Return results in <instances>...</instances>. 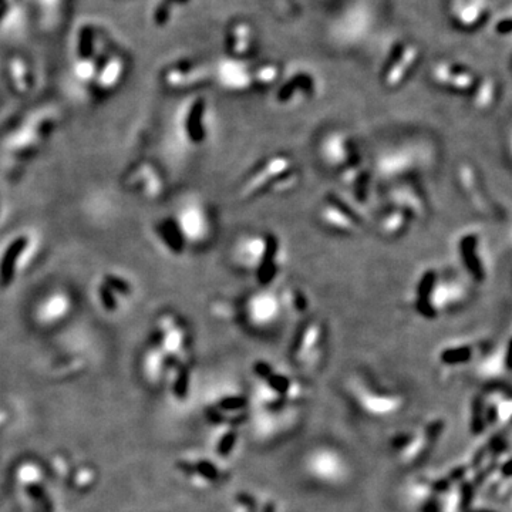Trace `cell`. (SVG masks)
<instances>
[{"mask_svg": "<svg viewBox=\"0 0 512 512\" xmlns=\"http://www.w3.org/2000/svg\"><path fill=\"white\" fill-rule=\"evenodd\" d=\"M305 468L319 483L342 484L349 476V466L345 458L332 448H316L306 457Z\"/></svg>", "mask_w": 512, "mask_h": 512, "instance_id": "52a82bcc", "label": "cell"}, {"mask_svg": "<svg viewBox=\"0 0 512 512\" xmlns=\"http://www.w3.org/2000/svg\"><path fill=\"white\" fill-rule=\"evenodd\" d=\"M282 296H284V298H281L284 309H289V311L295 313H302L308 309V298H306L305 293H303L301 289L288 288Z\"/></svg>", "mask_w": 512, "mask_h": 512, "instance_id": "7402d4cb", "label": "cell"}, {"mask_svg": "<svg viewBox=\"0 0 512 512\" xmlns=\"http://www.w3.org/2000/svg\"><path fill=\"white\" fill-rule=\"evenodd\" d=\"M319 221L332 231L345 235L356 234L362 228V218L355 208L336 197L329 198L320 207Z\"/></svg>", "mask_w": 512, "mask_h": 512, "instance_id": "9c48e42d", "label": "cell"}, {"mask_svg": "<svg viewBox=\"0 0 512 512\" xmlns=\"http://www.w3.org/2000/svg\"><path fill=\"white\" fill-rule=\"evenodd\" d=\"M458 185L463 192L468 204L484 217L491 220L501 221L505 218L504 208L494 200L493 195L487 191L484 181L476 168L468 163L458 165L457 170Z\"/></svg>", "mask_w": 512, "mask_h": 512, "instance_id": "5b68a950", "label": "cell"}, {"mask_svg": "<svg viewBox=\"0 0 512 512\" xmlns=\"http://www.w3.org/2000/svg\"><path fill=\"white\" fill-rule=\"evenodd\" d=\"M326 339V326L320 320H312L299 333L293 345L292 356L296 363L311 366L322 356Z\"/></svg>", "mask_w": 512, "mask_h": 512, "instance_id": "30bf717a", "label": "cell"}, {"mask_svg": "<svg viewBox=\"0 0 512 512\" xmlns=\"http://www.w3.org/2000/svg\"><path fill=\"white\" fill-rule=\"evenodd\" d=\"M244 308L248 322L255 328H269L275 325L284 312L281 298H276V295L266 291L249 295Z\"/></svg>", "mask_w": 512, "mask_h": 512, "instance_id": "8fae6325", "label": "cell"}, {"mask_svg": "<svg viewBox=\"0 0 512 512\" xmlns=\"http://www.w3.org/2000/svg\"><path fill=\"white\" fill-rule=\"evenodd\" d=\"M434 83L439 84L447 92L470 96L476 89L481 76L470 67L458 63L441 62L433 69Z\"/></svg>", "mask_w": 512, "mask_h": 512, "instance_id": "ba28073f", "label": "cell"}, {"mask_svg": "<svg viewBox=\"0 0 512 512\" xmlns=\"http://www.w3.org/2000/svg\"><path fill=\"white\" fill-rule=\"evenodd\" d=\"M481 369L487 375H504L512 372V329L494 349L485 353L481 360Z\"/></svg>", "mask_w": 512, "mask_h": 512, "instance_id": "e0dca14e", "label": "cell"}, {"mask_svg": "<svg viewBox=\"0 0 512 512\" xmlns=\"http://www.w3.org/2000/svg\"><path fill=\"white\" fill-rule=\"evenodd\" d=\"M487 352V343L484 340H457L444 346L439 352V362L443 366H464L474 362Z\"/></svg>", "mask_w": 512, "mask_h": 512, "instance_id": "9a60e30c", "label": "cell"}, {"mask_svg": "<svg viewBox=\"0 0 512 512\" xmlns=\"http://www.w3.org/2000/svg\"><path fill=\"white\" fill-rule=\"evenodd\" d=\"M356 397L366 413L377 417L400 412L403 406V399L397 394L379 393L377 390L369 389V386L363 383L357 386Z\"/></svg>", "mask_w": 512, "mask_h": 512, "instance_id": "5bb4252c", "label": "cell"}, {"mask_svg": "<svg viewBox=\"0 0 512 512\" xmlns=\"http://www.w3.org/2000/svg\"><path fill=\"white\" fill-rule=\"evenodd\" d=\"M319 153L322 160L338 173L360 165L355 140L345 131L335 130L326 134L320 141Z\"/></svg>", "mask_w": 512, "mask_h": 512, "instance_id": "8992f818", "label": "cell"}, {"mask_svg": "<svg viewBox=\"0 0 512 512\" xmlns=\"http://www.w3.org/2000/svg\"><path fill=\"white\" fill-rule=\"evenodd\" d=\"M490 28L495 36L512 39V8L494 13L490 20Z\"/></svg>", "mask_w": 512, "mask_h": 512, "instance_id": "44dd1931", "label": "cell"}, {"mask_svg": "<svg viewBox=\"0 0 512 512\" xmlns=\"http://www.w3.org/2000/svg\"><path fill=\"white\" fill-rule=\"evenodd\" d=\"M471 106L474 110L485 111L493 109L500 99V84L491 76H481L474 92L470 94Z\"/></svg>", "mask_w": 512, "mask_h": 512, "instance_id": "d6986e66", "label": "cell"}, {"mask_svg": "<svg viewBox=\"0 0 512 512\" xmlns=\"http://www.w3.org/2000/svg\"><path fill=\"white\" fill-rule=\"evenodd\" d=\"M454 256L461 274L470 285H487L494 272L490 239L483 229H461L453 242Z\"/></svg>", "mask_w": 512, "mask_h": 512, "instance_id": "3957f363", "label": "cell"}, {"mask_svg": "<svg viewBox=\"0 0 512 512\" xmlns=\"http://www.w3.org/2000/svg\"><path fill=\"white\" fill-rule=\"evenodd\" d=\"M412 222L413 218L406 211L392 207L380 220V231L387 238L402 237L404 232L410 228Z\"/></svg>", "mask_w": 512, "mask_h": 512, "instance_id": "ffe728a7", "label": "cell"}, {"mask_svg": "<svg viewBox=\"0 0 512 512\" xmlns=\"http://www.w3.org/2000/svg\"><path fill=\"white\" fill-rule=\"evenodd\" d=\"M184 130L187 140L192 144H202L208 137L207 104L202 100L192 101L185 116Z\"/></svg>", "mask_w": 512, "mask_h": 512, "instance_id": "ac0fdd59", "label": "cell"}, {"mask_svg": "<svg viewBox=\"0 0 512 512\" xmlns=\"http://www.w3.org/2000/svg\"><path fill=\"white\" fill-rule=\"evenodd\" d=\"M190 207L184 211L183 220L178 222V228L183 232L185 242L191 241V238H197L195 241H205L211 232V218L207 208L201 204H188Z\"/></svg>", "mask_w": 512, "mask_h": 512, "instance_id": "2e32d148", "label": "cell"}, {"mask_svg": "<svg viewBox=\"0 0 512 512\" xmlns=\"http://www.w3.org/2000/svg\"><path fill=\"white\" fill-rule=\"evenodd\" d=\"M470 292V284L463 276L439 268H427L414 284L413 308L424 319H437L463 306L470 298Z\"/></svg>", "mask_w": 512, "mask_h": 512, "instance_id": "6da1fadb", "label": "cell"}, {"mask_svg": "<svg viewBox=\"0 0 512 512\" xmlns=\"http://www.w3.org/2000/svg\"><path fill=\"white\" fill-rule=\"evenodd\" d=\"M389 201L392 207L400 208L414 220H421L429 212V204L420 188L413 183H399L393 185L389 192Z\"/></svg>", "mask_w": 512, "mask_h": 512, "instance_id": "4fadbf2b", "label": "cell"}, {"mask_svg": "<svg viewBox=\"0 0 512 512\" xmlns=\"http://www.w3.org/2000/svg\"><path fill=\"white\" fill-rule=\"evenodd\" d=\"M451 10L454 22L461 29L473 32L490 23L495 13V3L494 0H454Z\"/></svg>", "mask_w": 512, "mask_h": 512, "instance_id": "7c38bea8", "label": "cell"}, {"mask_svg": "<svg viewBox=\"0 0 512 512\" xmlns=\"http://www.w3.org/2000/svg\"><path fill=\"white\" fill-rule=\"evenodd\" d=\"M281 252V244L275 235L256 232L237 239L232 248V259L242 272L254 275L262 288H268L278 278Z\"/></svg>", "mask_w": 512, "mask_h": 512, "instance_id": "7a4b0ae2", "label": "cell"}, {"mask_svg": "<svg viewBox=\"0 0 512 512\" xmlns=\"http://www.w3.org/2000/svg\"><path fill=\"white\" fill-rule=\"evenodd\" d=\"M235 446V434L232 431H228L225 434L224 439L218 443V453L220 454H229L231 453L232 448Z\"/></svg>", "mask_w": 512, "mask_h": 512, "instance_id": "603a6c76", "label": "cell"}, {"mask_svg": "<svg viewBox=\"0 0 512 512\" xmlns=\"http://www.w3.org/2000/svg\"><path fill=\"white\" fill-rule=\"evenodd\" d=\"M504 151L507 154L508 160L512 163V124L507 127L504 134Z\"/></svg>", "mask_w": 512, "mask_h": 512, "instance_id": "cb8c5ba5", "label": "cell"}, {"mask_svg": "<svg viewBox=\"0 0 512 512\" xmlns=\"http://www.w3.org/2000/svg\"><path fill=\"white\" fill-rule=\"evenodd\" d=\"M298 183L299 170L292 158L286 154H275L262 161L255 168L254 173L248 175L239 190V197L242 200H251L266 192L285 194L293 190Z\"/></svg>", "mask_w": 512, "mask_h": 512, "instance_id": "277c9868", "label": "cell"}]
</instances>
